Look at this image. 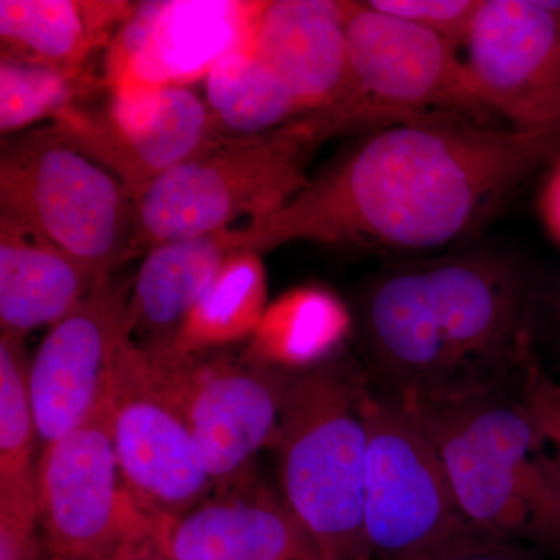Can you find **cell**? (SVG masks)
<instances>
[{
	"mask_svg": "<svg viewBox=\"0 0 560 560\" xmlns=\"http://www.w3.org/2000/svg\"><path fill=\"white\" fill-rule=\"evenodd\" d=\"M168 560H326L285 501L256 482L160 523Z\"/></svg>",
	"mask_w": 560,
	"mask_h": 560,
	"instance_id": "obj_16",
	"label": "cell"
},
{
	"mask_svg": "<svg viewBox=\"0 0 560 560\" xmlns=\"http://www.w3.org/2000/svg\"><path fill=\"white\" fill-rule=\"evenodd\" d=\"M267 2L138 3L109 43L106 86H189L231 51L253 44Z\"/></svg>",
	"mask_w": 560,
	"mask_h": 560,
	"instance_id": "obj_14",
	"label": "cell"
},
{
	"mask_svg": "<svg viewBox=\"0 0 560 560\" xmlns=\"http://www.w3.org/2000/svg\"><path fill=\"white\" fill-rule=\"evenodd\" d=\"M537 293L514 256L471 249L394 264L360 301L371 381L405 401H452L521 386Z\"/></svg>",
	"mask_w": 560,
	"mask_h": 560,
	"instance_id": "obj_2",
	"label": "cell"
},
{
	"mask_svg": "<svg viewBox=\"0 0 560 560\" xmlns=\"http://www.w3.org/2000/svg\"><path fill=\"white\" fill-rule=\"evenodd\" d=\"M364 420L368 560H407L477 533L464 518L440 455L411 408L394 394L370 385Z\"/></svg>",
	"mask_w": 560,
	"mask_h": 560,
	"instance_id": "obj_8",
	"label": "cell"
},
{
	"mask_svg": "<svg viewBox=\"0 0 560 560\" xmlns=\"http://www.w3.org/2000/svg\"><path fill=\"white\" fill-rule=\"evenodd\" d=\"M106 88L88 70H68L38 62H0V131L18 135L44 119L54 120L91 92Z\"/></svg>",
	"mask_w": 560,
	"mask_h": 560,
	"instance_id": "obj_24",
	"label": "cell"
},
{
	"mask_svg": "<svg viewBox=\"0 0 560 560\" xmlns=\"http://www.w3.org/2000/svg\"><path fill=\"white\" fill-rule=\"evenodd\" d=\"M560 153V127L434 117L368 132L282 208L237 230L238 249L291 242L429 253L466 241Z\"/></svg>",
	"mask_w": 560,
	"mask_h": 560,
	"instance_id": "obj_1",
	"label": "cell"
},
{
	"mask_svg": "<svg viewBox=\"0 0 560 560\" xmlns=\"http://www.w3.org/2000/svg\"><path fill=\"white\" fill-rule=\"evenodd\" d=\"M316 113L331 139L434 117L490 124L492 114L456 47L368 2H349L348 72L337 97Z\"/></svg>",
	"mask_w": 560,
	"mask_h": 560,
	"instance_id": "obj_6",
	"label": "cell"
},
{
	"mask_svg": "<svg viewBox=\"0 0 560 560\" xmlns=\"http://www.w3.org/2000/svg\"><path fill=\"white\" fill-rule=\"evenodd\" d=\"M51 124L138 198L154 179L217 135L208 105L189 86H106L101 103H73Z\"/></svg>",
	"mask_w": 560,
	"mask_h": 560,
	"instance_id": "obj_12",
	"label": "cell"
},
{
	"mask_svg": "<svg viewBox=\"0 0 560 560\" xmlns=\"http://www.w3.org/2000/svg\"><path fill=\"white\" fill-rule=\"evenodd\" d=\"M130 294V282L105 276L33 355L28 388L43 448L75 429L101 399L128 337Z\"/></svg>",
	"mask_w": 560,
	"mask_h": 560,
	"instance_id": "obj_15",
	"label": "cell"
},
{
	"mask_svg": "<svg viewBox=\"0 0 560 560\" xmlns=\"http://www.w3.org/2000/svg\"><path fill=\"white\" fill-rule=\"evenodd\" d=\"M0 220V327L24 338L75 311L105 276Z\"/></svg>",
	"mask_w": 560,
	"mask_h": 560,
	"instance_id": "obj_19",
	"label": "cell"
},
{
	"mask_svg": "<svg viewBox=\"0 0 560 560\" xmlns=\"http://www.w3.org/2000/svg\"><path fill=\"white\" fill-rule=\"evenodd\" d=\"M548 313H550V320L558 334L560 340V283L555 293L551 294L550 304H548Z\"/></svg>",
	"mask_w": 560,
	"mask_h": 560,
	"instance_id": "obj_32",
	"label": "cell"
},
{
	"mask_svg": "<svg viewBox=\"0 0 560 560\" xmlns=\"http://www.w3.org/2000/svg\"><path fill=\"white\" fill-rule=\"evenodd\" d=\"M130 2L0 0L2 60L86 70L88 60L108 44L110 32L135 11Z\"/></svg>",
	"mask_w": 560,
	"mask_h": 560,
	"instance_id": "obj_20",
	"label": "cell"
},
{
	"mask_svg": "<svg viewBox=\"0 0 560 560\" xmlns=\"http://www.w3.org/2000/svg\"><path fill=\"white\" fill-rule=\"evenodd\" d=\"M267 271L260 254L235 250L191 311L172 348L153 355H198L250 338L267 312Z\"/></svg>",
	"mask_w": 560,
	"mask_h": 560,
	"instance_id": "obj_22",
	"label": "cell"
},
{
	"mask_svg": "<svg viewBox=\"0 0 560 560\" xmlns=\"http://www.w3.org/2000/svg\"><path fill=\"white\" fill-rule=\"evenodd\" d=\"M330 139L315 110L261 135L213 136L136 198L135 254L271 215L305 186Z\"/></svg>",
	"mask_w": 560,
	"mask_h": 560,
	"instance_id": "obj_5",
	"label": "cell"
},
{
	"mask_svg": "<svg viewBox=\"0 0 560 560\" xmlns=\"http://www.w3.org/2000/svg\"><path fill=\"white\" fill-rule=\"evenodd\" d=\"M235 250L237 230L231 228L147 250L128 302V337L151 353L171 349Z\"/></svg>",
	"mask_w": 560,
	"mask_h": 560,
	"instance_id": "obj_18",
	"label": "cell"
},
{
	"mask_svg": "<svg viewBox=\"0 0 560 560\" xmlns=\"http://www.w3.org/2000/svg\"><path fill=\"white\" fill-rule=\"evenodd\" d=\"M482 0H371L372 9L418 25L451 43L466 46Z\"/></svg>",
	"mask_w": 560,
	"mask_h": 560,
	"instance_id": "obj_27",
	"label": "cell"
},
{
	"mask_svg": "<svg viewBox=\"0 0 560 560\" xmlns=\"http://www.w3.org/2000/svg\"><path fill=\"white\" fill-rule=\"evenodd\" d=\"M466 47L490 113L518 130L560 127V2L482 0Z\"/></svg>",
	"mask_w": 560,
	"mask_h": 560,
	"instance_id": "obj_13",
	"label": "cell"
},
{
	"mask_svg": "<svg viewBox=\"0 0 560 560\" xmlns=\"http://www.w3.org/2000/svg\"><path fill=\"white\" fill-rule=\"evenodd\" d=\"M407 560H537L515 541L470 533Z\"/></svg>",
	"mask_w": 560,
	"mask_h": 560,
	"instance_id": "obj_29",
	"label": "cell"
},
{
	"mask_svg": "<svg viewBox=\"0 0 560 560\" xmlns=\"http://www.w3.org/2000/svg\"><path fill=\"white\" fill-rule=\"evenodd\" d=\"M160 523H147L106 560H168L161 545Z\"/></svg>",
	"mask_w": 560,
	"mask_h": 560,
	"instance_id": "obj_31",
	"label": "cell"
},
{
	"mask_svg": "<svg viewBox=\"0 0 560 560\" xmlns=\"http://www.w3.org/2000/svg\"><path fill=\"white\" fill-rule=\"evenodd\" d=\"M147 353L162 386L189 423L213 488L224 492L253 482L254 460L261 448L271 447L278 434L293 371L248 353Z\"/></svg>",
	"mask_w": 560,
	"mask_h": 560,
	"instance_id": "obj_9",
	"label": "cell"
},
{
	"mask_svg": "<svg viewBox=\"0 0 560 560\" xmlns=\"http://www.w3.org/2000/svg\"><path fill=\"white\" fill-rule=\"evenodd\" d=\"M217 135H261L304 116L305 109L254 51L253 44L221 58L205 79Z\"/></svg>",
	"mask_w": 560,
	"mask_h": 560,
	"instance_id": "obj_23",
	"label": "cell"
},
{
	"mask_svg": "<svg viewBox=\"0 0 560 560\" xmlns=\"http://www.w3.org/2000/svg\"><path fill=\"white\" fill-rule=\"evenodd\" d=\"M405 404L433 442L471 528L560 548V488L521 394Z\"/></svg>",
	"mask_w": 560,
	"mask_h": 560,
	"instance_id": "obj_3",
	"label": "cell"
},
{
	"mask_svg": "<svg viewBox=\"0 0 560 560\" xmlns=\"http://www.w3.org/2000/svg\"><path fill=\"white\" fill-rule=\"evenodd\" d=\"M518 394L539 430L560 488V382L541 368L536 355L526 368Z\"/></svg>",
	"mask_w": 560,
	"mask_h": 560,
	"instance_id": "obj_28",
	"label": "cell"
},
{
	"mask_svg": "<svg viewBox=\"0 0 560 560\" xmlns=\"http://www.w3.org/2000/svg\"><path fill=\"white\" fill-rule=\"evenodd\" d=\"M36 478L47 560H106L153 521L121 481L113 440V377L90 415L43 448Z\"/></svg>",
	"mask_w": 560,
	"mask_h": 560,
	"instance_id": "obj_10",
	"label": "cell"
},
{
	"mask_svg": "<svg viewBox=\"0 0 560 560\" xmlns=\"http://www.w3.org/2000/svg\"><path fill=\"white\" fill-rule=\"evenodd\" d=\"M350 326L340 298L320 287H301L268 305L248 355L287 371L308 370L337 357Z\"/></svg>",
	"mask_w": 560,
	"mask_h": 560,
	"instance_id": "obj_21",
	"label": "cell"
},
{
	"mask_svg": "<svg viewBox=\"0 0 560 560\" xmlns=\"http://www.w3.org/2000/svg\"><path fill=\"white\" fill-rule=\"evenodd\" d=\"M537 212L545 231L560 248V153L551 161L550 172L539 191Z\"/></svg>",
	"mask_w": 560,
	"mask_h": 560,
	"instance_id": "obj_30",
	"label": "cell"
},
{
	"mask_svg": "<svg viewBox=\"0 0 560 560\" xmlns=\"http://www.w3.org/2000/svg\"><path fill=\"white\" fill-rule=\"evenodd\" d=\"M113 440L121 481L142 514L171 522L209 500L213 482L178 405L130 337L113 372Z\"/></svg>",
	"mask_w": 560,
	"mask_h": 560,
	"instance_id": "obj_11",
	"label": "cell"
},
{
	"mask_svg": "<svg viewBox=\"0 0 560 560\" xmlns=\"http://www.w3.org/2000/svg\"><path fill=\"white\" fill-rule=\"evenodd\" d=\"M38 478L0 488V560H43Z\"/></svg>",
	"mask_w": 560,
	"mask_h": 560,
	"instance_id": "obj_26",
	"label": "cell"
},
{
	"mask_svg": "<svg viewBox=\"0 0 560 560\" xmlns=\"http://www.w3.org/2000/svg\"><path fill=\"white\" fill-rule=\"evenodd\" d=\"M24 338L0 337V488L36 477L33 448L38 438Z\"/></svg>",
	"mask_w": 560,
	"mask_h": 560,
	"instance_id": "obj_25",
	"label": "cell"
},
{
	"mask_svg": "<svg viewBox=\"0 0 560 560\" xmlns=\"http://www.w3.org/2000/svg\"><path fill=\"white\" fill-rule=\"evenodd\" d=\"M349 2L272 0L265 3L253 47L305 113L329 105L348 72Z\"/></svg>",
	"mask_w": 560,
	"mask_h": 560,
	"instance_id": "obj_17",
	"label": "cell"
},
{
	"mask_svg": "<svg viewBox=\"0 0 560 560\" xmlns=\"http://www.w3.org/2000/svg\"><path fill=\"white\" fill-rule=\"evenodd\" d=\"M371 381L352 360L293 371L272 442L283 501L326 560H368L363 537Z\"/></svg>",
	"mask_w": 560,
	"mask_h": 560,
	"instance_id": "obj_4",
	"label": "cell"
},
{
	"mask_svg": "<svg viewBox=\"0 0 560 560\" xmlns=\"http://www.w3.org/2000/svg\"><path fill=\"white\" fill-rule=\"evenodd\" d=\"M0 220L103 272L135 254L130 190L54 124L3 145Z\"/></svg>",
	"mask_w": 560,
	"mask_h": 560,
	"instance_id": "obj_7",
	"label": "cell"
}]
</instances>
